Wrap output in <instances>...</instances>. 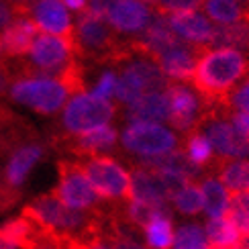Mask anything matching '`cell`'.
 I'll use <instances>...</instances> for the list:
<instances>
[{
	"label": "cell",
	"mask_w": 249,
	"mask_h": 249,
	"mask_svg": "<svg viewBox=\"0 0 249 249\" xmlns=\"http://www.w3.org/2000/svg\"><path fill=\"white\" fill-rule=\"evenodd\" d=\"M174 249H209L206 235L198 225H186L174 235Z\"/></svg>",
	"instance_id": "1f68e13d"
},
{
	"label": "cell",
	"mask_w": 249,
	"mask_h": 249,
	"mask_svg": "<svg viewBox=\"0 0 249 249\" xmlns=\"http://www.w3.org/2000/svg\"><path fill=\"white\" fill-rule=\"evenodd\" d=\"M198 6V0H160L158 4V13H178V10H192Z\"/></svg>",
	"instance_id": "e575fe53"
},
{
	"label": "cell",
	"mask_w": 249,
	"mask_h": 249,
	"mask_svg": "<svg viewBox=\"0 0 249 249\" xmlns=\"http://www.w3.org/2000/svg\"><path fill=\"white\" fill-rule=\"evenodd\" d=\"M206 237H209V241L213 245H223V247H235L243 239L239 231H237V227L227 216L211 219L209 225H206Z\"/></svg>",
	"instance_id": "4316f807"
},
{
	"label": "cell",
	"mask_w": 249,
	"mask_h": 249,
	"mask_svg": "<svg viewBox=\"0 0 249 249\" xmlns=\"http://www.w3.org/2000/svg\"><path fill=\"white\" fill-rule=\"evenodd\" d=\"M29 15L35 20L37 29L43 31V33L59 35V37H74L68 8L61 0H37L29 8Z\"/></svg>",
	"instance_id": "8fae6325"
},
{
	"label": "cell",
	"mask_w": 249,
	"mask_h": 249,
	"mask_svg": "<svg viewBox=\"0 0 249 249\" xmlns=\"http://www.w3.org/2000/svg\"><path fill=\"white\" fill-rule=\"evenodd\" d=\"M80 165L100 198L124 204L133 200L131 176L117 160L108 158V155H92Z\"/></svg>",
	"instance_id": "277c9868"
},
{
	"label": "cell",
	"mask_w": 249,
	"mask_h": 249,
	"mask_svg": "<svg viewBox=\"0 0 249 249\" xmlns=\"http://www.w3.org/2000/svg\"><path fill=\"white\" fill-rule=\"evenodd\" d=\"M115 90H117V76L112 74V71H105V74L100 76V80L96 82L92 94L98 96V98L110 100V96H115Z\"/></svg>",
	"instance_id": "836d02e7"
},
{
	"label": "cell",
	"mask_w": 249,
	"mask_h": 249,
	"mask_svg": "<svg viewBox=\"0 0 249 249\" xmlns=\"http://www.w3.org/2000/svg\"><path fill=\"white\" fill-rule=\"evenodd\" d=\"M0 233L8 237L13 243H17L20 249H33L39 237L43 235V229H39L29 216L20 214L17 219H10L0 225Z\"/></svg>",
	"instance_id": "7402d4cb"
},
{
	"label": "cell",
	"mask_w": 249,
	"mask_h": 249,
	"mask_svg": "<svg viewBox=\"0 0 249 249\" xmlns=\"http://www.w3.org/2000/svg\"><path fill=\"white\" fill-rule=\"evenodd\" d=\"M124 149H129L143 158H155V155L170 153L178 147V139L172 131L161 127L160 123L133 121L121 135Z\"/></svg>",
	"instance_id": "ba28073f"
},
{
	"label": "cell",
	"mask_w": 249,
	"mask_h": 249,
	"mask_svg": "<svg viewBox=\"0 0 249 249\" xmlns=\"http://www.w3.org/2000/svg\"><path fill=\"white\" fill-rule=\"evenodd\" d=\"M249 76V61L237 49H204L194 68L192 84L204 102L231 107V90Z\"/></svg>",
	"instance_id": "6da1fadb"
},
{
	"label": "cell",
	"mask_w": 249,
	"mask_h": 249,
	"mask_svg": "<svg viewBox=\"0 0 249 249\" xmlns=\"http://www.w3.org/2000/svg\"><path fill=\"white\" fill-rule=\"evenodd\" d=\"M174 206L178 209L182 214H198L204 211V198H202V190L200 186H196L194 182L188 184L186 188H182L178 194L172 198Z\"/></svg>",
	"instance_id": "f546056e"
},
{
	"label": "cell",
	"mask_w": 249,
	"mask_h": 249,
	"mask_svg": "<svg viewBox=\"0 0 249 249\" xmlns=\"http://www.w3.org/2000/svg\"><path fill=\"white\" fill-rule=\"evenodd\" d=\"M74 43H76L78 53L96 55V57L110 59V61L124 59L133 53L131 45L129 49H124L123 45L117 43L115 35H112V31L107 25V20L90 15L88 10H84L78 18V27L74 31Z\"/></svg>",
	"instance_id": "5b68a950"
},
{
	"label": "cell",
	"mask_w": 249,
	"mask_h": 249,
	"mask_svg": "<svg viewBox=\"0 0 249 249\" xmlns=\"http://www.w3.org/2000/svg\"><path fill=\"white\" fill-rule=\"evenodd\" d=\"M0 55H2V43H0Z\"/></svg>",
	"instance_id": "bcb514c9"
},
{
	"label": "cell",
	"mask_w": 249,
	"mask_h": 249,
	"mask_svg": "<svg viewBox=\"0 0 249 249\" xmlns=\"http://www.w3.org/2000/svg\"><path fill=\"white\" fill-rule=\"evenodd\" d=\"M243 239H245V241H247V245H249V239H247V237H243Z\"/></svg>",
	"instance_id": "7dc6e473"
},
{
	"label": "cell",
	"mask_w": 249,
	"mask_h": 249,
	"mask_svg": "<svg viewBox=\"0 0 249 249\" xmlns=\"http://www.w3.org/2000/svg\"><path fill=\"white\" fill-rule=\"evenodd\" d=\"M168 117H170V105L165 92H145L133 105H129L131 121L160 123V121H168Z\"/></svg>",
	"instance_id": "ffe728a7"
},
{
	"label": "cell",
	"mask_w": 249,
	"mask_h": 249,
	"mask_svg": "<svg viewBox=\"0 0 249 249\" xmlns=\"http://www.w3.org/2000/svg\"><path fill=\"white\" fill-rule=\"evenodd\" d=\"M119 2V0H88V13L90 15H94L102 20H107L108 15H110V10L115 8V4Z\"/></svg>",
	"instance_id": "d590c367"
},
{
	"label": "cell",
	"mask_w": 249,
	"mask_h": 249,
	"mask_svg": "<svg viewBox=\"0 0 249 249\" xmlns=\"http://www.w3.org/2000/svg\"><path fill=\"white\" fill-rule=\"evenodd\" d=\"M29 8L31 6L15 4V2H8V0H0V31H4L17 17L29 15Z\"/></svg>",
	"instance_id": "d6a6232c"
},
{
	"label": "cell",
	"mask_w": 249,
	"mask_h": 249,
	"mask_svg": "<svg viewBox=\"0 0 249 249\" xmlns=\"http://www.w3.org/2000/svg\"><path fill=\"white\" fill-rule=\"evenodd\" d=\"M37 35H39V29L35 25V20L27 15H20L0 35L2 51L8 57H23L29 53Z\"/></svg>",
	"instance_id": "2e32d148"
},
{
	"label": "cell",
	"mask_w": 249,
	"mask_h": 249,
	"mask_svg": "<svg viewBox=\"0 0 249 249\" xmlns=\"http://www.w3.org/2000/svg\"><path fill=\"white\" fill-rule=\"evenodd\" d=\"M209 249H249V245H247L245 239H241V243L235 245V247H223V245H213V243H209Z\"/></svg>",
	"instance_id": "7bdbcfd3"
},
{
	"label": "cell",
	"mask_w": 249,
	"mask_h": 249,
	"mask_svg": "<svg viewBox=\"0 0 249 249\" xmlns=\"http://www.w3.org/2000/svg\"><path fill=\"white\" fill-rule=\"evenodd\" d=\"M204 49L206 47H190L188 43H184L180 47L165 51L163 55L158 57L155 64H158L163 74L172 80H192L196 61H198V57Z\"/></svg>",
	"instance_id": "ac0fdd59"
},
{
	"label": "cell",
	"mask_w": 249,
	"mask_h": 249,
	"mask_svg": "<svg viewBox=\"0 0 249 249\" xmlns=\"http://www.w3.org/2000/svg\"><path fill=\"white\" fill-rule=\"evenodd\" d=\"M76 43L74 37H59V35H49L41 33L35 37L33 45L29 49V64L23 66V76H51L59 78L64 70L76 61L74 55Z\"/></svg>",
	"instance_id": "3957f363"
},
{
	"label": "cell",
	"mask_w": 249,
	"mask_h": 249,
	"mask_svg": "<svg viewBox=\"0 0 249 249\" xmlns=\"http://www.w3.org/2000/svg\"><path fill=\"white\" fill-rule=\"evenodd\" d=\"M231 121H233V124L239 131H243V133H247L249 135V112H243V110H237L235 115H231Z\"/></svg>",
	"instance_id": "74e56055"
},
{
	"label": "cell",
	"mask_w": 249,
	"mask_h": 249,
	"mask_svg": "<svg viewBox=\"0 0 249 249\" xmlns=\"http://www.w3.org/2000/svg\"><path fill=\"white\" fill-rule=\"evenodd\" d=\"M112 117H115V105L110 100L98 98L92 92L90 94L80 92L68 100L64 115H61V124H64L66 133L76 137V135L105 127Z\"/></svg>",
	"instance_id": "8992f818"
},
{
	"label": "cell",
	"mask_w": 249,
	"mask_h": 249,
	"mask_svg": "<svg viewBox=\"0 0 249 249\" xmlns=\"http://www.w3.org/2000/svg\"><path fill=\"white\" fill-rule=\"evenodd\" d=\"M145 239L151 249H170L174 245V231H172V214L168 211L158 213L153 219L143 227Z\"/></svg>",
	"instance_id": "cb8c5ba5"
},
{
	"label": "cell",
	"mask_w": 249,
	"mask_h": 249,
	"mask_svg": "<svg viewBox=\"0 0 249 249\" xmlns=\"http://www.w3.org/2000/svg\"><path fill=\"white\" fill-rule=\"evenodd\" d=\"M211 45L216 49H249V23L241 18L231 25L214 27Z\"/></svg>",
	"instance_id": "603a6c76"
},
{
	"label": "cell",
	"mask_w": 249,
	"mask_h": 249,
	"mask_svg": "<svg viewBox=\"0 0 249 249\" xmlns=\"http://www.w3.org/2000/svg\"><path fill=\"white\" fill-rule=\"evenodd\" d=\"M186 41L180 39L178 35H176V31L172 29L170 18L165 15H161V13H158L149 20V25L143 31L141 39L131 43V47H133V53L158 61V57L163 55L165 51H170L174 47H180Z\"/></svg>",
	"instance_id": "30bf717a"
},
{
	"label": "cell",
	"mask_w": 249,
	"mask_h": 249,
	"mask_svg": "<svg viewBox=\"0 0 249 249\" xmlns=\"http://www.w3.org/2000/svg\"><path fill=\"white\" fill-rule=\"evenodd\" d=\"M15 198H17L15 190H8L6 186H2V188H0V209H6V206H10Z\"/></svg>",
	"instance_id": "f35d334b"
},
{
	"label": "cell",
	"mask_w": 249,
	"mask_h": 249,
	"mask_svg": "<svg viewBox=\"0 0 249 249\" xmlns=\"http://www.w3.org/2000/svg\"><path fill=\"white\" fill-rule=\"evenodd\" d=\"M170 25L176 31V35L184 39L186 43H192L194 47L211 45L214 27L209 23V18L200 15L198 10H178L170 15Z\"/></svg>",
	"instance_id": "4fadbf2b"
},
{
	"label": "cell",
	"mask_w": 249,
	"mask_h": 249,
	"mask_svg": "<svg viewBox=\"0 0 249 249\" xmlns=\"http://www.w3.org/2000/svg\"><path fill=\"white\" fill-rule=\"evenodd\" d=\"M216 174L225 190L231 194L249 192V160H225L216 155Z\"/></svg>",
	"instance_id": "44dd1931"
},
{
	"label": "cell",
	"mask_w": 249,
	"mask_h": 249,
	"mask_svg": "<svg viewBox=\"0 0 249 249\" xmlns=\"http://www.w3.org/2000/svg\"><path fill=\"white\" fill-rule=\"evenodd\" d=\"M200 190L204 198V213L211 219L223 216L227 206H229V192L225 190V186L214 178H204V182L200 184Z\"/></svg>",
	"instance_id": "484cf974"
},
{
	"label": "cell",
	"mask_w": 249,
	"mask_h": 249,
	"mask_svg": "<svg viewBox=\"0 0 249 249\" xmlns=\"http://www.w3.org/2000/svg\"><path fill=\"white\" fill-rule=\"evenodd\" d=\"M239 231L241 237L249 239V192H239L229 196V206H227L225 214Z\"/></svg>",
	"instance_id": "f1b7e54d"
},
{
	"label": "cell",
	"mask_w": 249,
	"mask_h": 249,
	"mask_svg": "<svg viewBox=\"0 0 249 249\" xmlns=\"http://www.w3.org/2000/svg\"><path fill=\"white\" fill-rule=\"evenodd\" d=\"M231 107L239 108L243 112H249V80L235 92H231Z\"/></svg>",
	"instance_id": "8d00e7d4"
},
{
	"label": "cell",
	"mask_w": 249,
	"mask_h": 249,
	"mask_svg": "<svg viewBox=\"0 0 249 249\" xmlns=\"http://www.w3.org/2000/svg\"><path fill=\"white\" fill-rule=\"evenodd\" d=\"M71 151L78 153V155H105L107 151H110L117 143V131L105 124V127H98L94 131H88V133H82L71 137Z\"/></svg>",
	"instance_id": "d6986e66"
},
{
	"label": "cell",
	"mask_w": 249,
	"mask_h": 249,
	"mask_svg": "<svg viewBox=\"0 0 249 249\" xmlns=\"http://www.w3.org/2000/svg\"><path fill=\"white\" fill-rule=\"evenodd\" d=\"M143 4H151V6H158L160 4V0H141Z\"/></svg>",
	"instance_id": "f6af8a7d"
},
{
	"label": "cell",
	"mask_w": 249,
	"mask_h": 249,
	"mask_svg": "<svg viewBox=\"0 0 249 249\" xmlns=\"http://www.w3.org/2000/svg\"><path fill=\"white\" fill-rule=\"evenodd\" d=\"M184 151L186 155L198 165V168H202L204 172L209 170V165L213 163L214 160V149H213V143L211 139L206 137V135H202L200 131H192V133H186L184 135Z\"/></svg>",
	"instance_id": "d4e9b609"
},
{
	"label": "cell",
	"mask_w": 249,
	"mask_h": 249,
	"mask_svg": "<svg viewBox=\"0 0 249 249\" xmlns=\"http://www.w3.org/2000/svg\"><path fill=\"white\" fill-rule=\"evenodd\" d=\"M131 188H133V200H141L153 206L168 209L170 196L165 192L163 184L155 170L145 168V165H135V172L131 176ZM172 202V200H170Z\"/></svg>",
	"instance_id": "e0dca14e"
},
{
	"label": "cell",
	"mask_w": 249,
	"mask_h": 249,
	"mask_svg": "<svg viewBox=\"0 0 249 249\" xmlns=\"http://www.w3.org/2000/svg\"><path fill=\"white\" fill-rule=\"evenodd\" d=\"M66 4V8L70 10H76V13H84L88 8V0H61Z\"/></svg>",
	"instance_id": "ab89813d"
},
{
	"label": "cell",
	"mask_w": 249,
	"mask_h": 249,
	"mask_svg": "<svg viewBox=\"0 0 249 249\" xmlns=\"http://www.w3.org/2000/svg\"><path fill=\"white\" fill-rule=\"evenodd\" d=\"M108 25L119 33H141L149 25V8L141 0H119L108 15Z\"/></svg>",
	"instance_id": "9a60e30c"
},
{
	"label": "cell",
	"mask_w": 249,
	"mask_h": 249,
	"mask_svg": "<svg viewBox=\"0 0 249 249\" xmlns=\"http://www.w3.org/2000/svg\"><path fill=\"white\" fill-rule=\"evenodd\" d=\"M10 98L41 115H53L66 105L71 92L59 78L51 76H18L8 88Z\"/></svg>",
	"instance_id": "7a4b0ae2"
},
{
	"label": "cell",
	"mask_w": 249,
	"mask_h": 249,
	"mask_svg": "<svg viewBox=\"0 0 249 249\" xmlns=\"http://www.w3.org/2000/svg\"><path fill=\"white\" fill-rule=\"evenodd\" d=\"M204 13L219 25H231L243 18L239 0H204Z\"/></svg>",
	"instance_id": "83f0119b"
},
{
	"label": "cell",
	"mask_w": 249,
	"mask_h": 249,
	"mask_svg": "<svg viewBox=\"0 0 249 249\" xmlns=\"http://www.w3.org/2000/svg\"><path fill=\"white\" fill-rule=\"evenodd\" d=\"M8 2H15V4H23V6H29L31 2H35V0H8Z\"/></svg>",
	"instance_id": "ee69618b"
},
{
	"label": "cell",
	"mask_w": 249,
	"mask_h": 249,
	"mask_svg": "<svg viewBox=\"0 0 249 249\" xmlns=\"http://www.w3.org/2000/svg\"><path fill=\"white\" fill-rule=\"evenodd\" d=\"M43 158V147L39 143H23L10 153L4 165V186L8 190H18L25 184L27 176Z\"/></svg>",
	"instance_id": "5bb4252c"
},
{
	"label": "cell",
	"mask_w": 249,
	"mask_h": 249,
	"mask_svg": "<svg viewBox=\"0 0 249 249\" xmlns=\"http://www.w3.org/2000/svg\"><path fill=\"white\" fill-rule=\"evenodd\" d=\"M0 249H20L17 243H13L8 239V237H4L2 233H0Z\"/></svg>",
	"instance_id": "b9f144b4"
},
{
	"label": "cell",
	"mask_w": 249,
	"mask_h": 249,
	"mask_svg": "<svg viewBox=\"0 0 249 249\" xmlns=\"http://www.w3.org/2000/svg\"><path fill=\"white\" fill-rule=\"evenodd\" d=\"M170 105V117L168 121L174 124L180 133H192L200 131L202 127V102L194 96V92L182 84H170L165 88Z\"/></svg>",
	"instance_id": "9c48e42d"
},
{
	"label": "cell",
	"mask_w": 249,
	"mask_h": 249,
	"mask_svg": "<svg viewBox=\"0 0 249 249\" xmlns=\"http://www.w3.org/2000/svg\"><path fill=\"white\" fill-rule=\"evenodd\" d=\"M141 94H145V88L141 84V80L133 74L129 68H124L123 76L117 80V90L115 96L123 102V105H133Z\"/></svg>",
	"instance_id": "4dcf8cb0"
},
{
	"label": "cell",
	"mask_w": 249,
	"mask_h": 249,
	"mask_svg": "<svg viewBox=\"0 0 249 249\" xmlns=\"http://www.w3.org/2000/svg\"><path fill=\"white\" fill-rule=\"evenodd\" d=\"M209 139L219 158L235 160L249 153V135L239 131L233 123L216 119L209 127Z\"/></svg>",
	"instance_id": "7c38bea8"
},
{
	"label": "cell",
	"mask_w": 249,
	"mask_h": 249,
	"mask_svg": "<svg viewBox=\"0 0 249 249\" xmlns=\"http://www.w3.org/2000/svg\"><path fill=\"white\" fill-rule=\"evenodd\" d=\"M53 194L74 211H96L102 200L98 192L92 188L82 165L76 161L59 163V182Z\"/></svg>",
	"instance_id": "52a82bcc"
},
{
	"label": "cell",
	"mask_w": 249,
	"mask_h": 249,
	"mask_svg": "<svg viewBox=\"0 0 249 249\" xmlns=\"http://www.w3.org/2000/svg\"><path fill=\"white\" fill-rule=\"evenodd\" d=\"M10 76H8V68L6 66H0V94L6 92V88H10Z\"/></svg>",
	"instance_id": "60d3db41"
}]
</instances>
